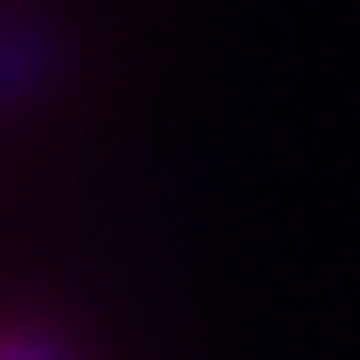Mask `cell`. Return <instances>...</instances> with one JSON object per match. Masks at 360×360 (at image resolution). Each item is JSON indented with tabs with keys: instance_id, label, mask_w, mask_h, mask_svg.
<instances>
[{
	"instance_id": "cell-2",
	"label": "cell",
	"mask_w": 360,
	"mask_h": 360,
	"mask_svg": "<svg viewBox=\"0 0 360 360\" xmlns=\"http://www.w3.org/2000/svg\"><path fill=\"white\" fill-rule=\"evenodd\" d=\"M0 360H70V348L57 335H6L0 342Z\"/></svg>"
},
{
	"instance_id": "cell-1",
	"label": "cell",
	"mask_w": 360,
	"mask_h": 360,
	"mask_svg": "<svg viewBox=\"0 0 360 360\" xmlns=\"http://www.w3.org/2000/svg\"><path fill=\"white\" fill-rule=\"evenodd\" d=\"M51 76V38L32 25H0V101L38 89Z\"/></svg>"
}]
</instances>
